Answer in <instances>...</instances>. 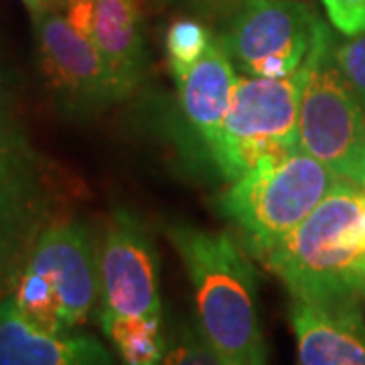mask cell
<instances>
[{"mask_svg": "<svg viewBox=\"0 0 365 365\" xmlns=\"http://www.w3.org/2000/svg\"><path fill=\"white\" fill-rule=\"evenodd\" d=\"M193 288L197 325L227 365H268L258 276L227 234L187 223L169 227Z\"/></svg>", "mask_w": 365, "mask_h": 365, "instance_id": "obj_1", "label": "cell"}, {"mask_svg": "<svg viewBox=\"0 0 365 365\" xmlns=\"http://www.w3.org/2000/svg\"><path fill=\"white\" fill-rule=\"evenodd\" d=\"M364 209V189L341 181L304 222L262 256L290 299H365Z\"/></svg>", "mask_w": 365, "mask_h": 365, "instance_id": "obj_2", "label": "cell"}, {"mask_svg": "<svg viewBox=\"0 0 365 365\" xmlns=\"http://www.w3.org/2000/svg\"><path fill=\"white\" fill-rule=\"evenodd\" d=\"M341 181L323 163L297 150L280 163L260 165L232 181L217 207L262 258L304 222Z\"/></svg>", "mask_w": 365, "mask_h": 365, "instance_id": "obj_3", "label": "cell"}, {"mask_svg": "<svg viewBox=\"0 0 365 365\" xmlns=\"http://www.w3.org/2000/svg\"><path fill=\"white\" fill-rule=\"evenodd\" d=\"M337 43L323 25L304 63L299 106L300 150L323 163L343 181L365 179V108L343 73Z\"/></svg>", "mask_w": 365, "mask_h": 365, "instance_id": "obj_4", "label": "cell"}, {"mask_svg": "<svg viewBox=\"0 0 365 365\" xmlns=\"http://www.w3.org/2000/svg\"><path fill=\"white\" fill-rule=\"evenodd\" d=\"M304 67L280 79L237 78L222 138L211 155L223 177L235 181L260 165L300 150L299 106Z\"/></svg>", "mask_w": 365, "mask_h": 365, "instance_id": "obj_5", "label": "cell"}, {"mask_svg": "<svg viewBox=\"0 0 365 365\" xmlns=\"http://www.w3.org/2000/svg\"><path fill=\"white\" fill-rule=\"evenodd\" d=\"M323 21L302 0H248L220 35L235 71L280 79L300 71Z\"/></svg>", "mask_w": 365, "mask_h": 365, "instance_id": "obj_6", "label": "cell"}, {"mask_svg": "<svg viewBox=\"0 0 365 365\" xmlns=\"http://www.w3.org/2000/svg\"><path fill=\"white\" fill-rule=\"evenodd\" d=\"M33 25L41 71L67 112L93 114L126 98L104 55L61 11L37 14Z\"/></svg>", "mask_w": 365, "mask_h": 365, "instance_id": "obj_7", "label": "cell"}, {"mask_svg": "<svg viewBox=\"0 0 365 365\" xmlns=\"http://www.w3.org/2000/svg\"><path fill=\"white\" fill-rule=\"evenodd\" d=\"M100 300L108 317L163 314L158 258L143 222L118 209L106 230L100 252Z\"/></svg>", "mask_w": 365, "mask_h": 365, "instance_id": "obj_8", "label": "cell"}, {"mask_svg": "<svg viewBox=\"0 0 365 365\" xmlns=\"http://www.w3.org/2000/svg\"><path fill=\"white\" fill-rule=\"evenodd\" d=\"M25 266L49 282L69 331L90 319L100 299V272L98 256L83 225L55 223L43 230Z\"/></svg>", "mask_w": 365, "mask_h": 365, "instance_id": "obj_9", "label": "cell"}, {"mask_svg": "<svg viewBox=\"0 0 365 365\" xmlns=\"http://www.w3.org/2000/svg\"><path fill=\"white\" fill-rule=\"evenodd\" d=\"M288 319L297 335L300 365H365L361 299H290Z\"/></svg>", "mask_w": 365, "mask_h": 365, "instance_id": "obj_10", "label": "cell"}, {"mask_svg": "<svg viewBox=\"0 0 365 365\" xmlns=\"http://www.w3.org/2000/svg\"><path fill=\"white\" fill-rule=\"evenodd\" d=\"M0 365H116L91 335H51L29 325L13 297L0 300Z\"/></svg>", "mask_w": 365, "mask_h": 365, "instance_id": "obj_11", "label": "cell"}, {"mask_svg": "<svg viewBox=\"0 0 365 365\" xmlns=\"http://www.w3.org/2000/svg\"><path fill=\"white\" fill-rule=\"evenodd\" d=\"M177 86L182 116L209 155H213L237 86L235 67L220 39H213L205 55L177 79Z\"/></svg>", "mask_w": 365, "mask_h": 365, "instance_id": "obj_12", "label": "cell"}, {"mask_svg": "<svg viewBox=\"0 0 365 365\" xmlns=\"http://www.w3.org/2000/svg\"><path fill=\"white\" fill-rule=\"evenodd\" d=\"M88 39L104 55L126 98L140 83L146 67L143 23L134 0H91Z\"/></svg>", "mask_w": 365, "mask_h": 365, "instance_id": "obj_13", "label": "cell"}, {"mask_svg": "<svg viewBox=\"0 0 365 365\" xmlns=\"http://www.w3.org/2000/svg\"><path fill=\"white\" fill-rule=\"evenodd\" d=\"M39 215V197L29 165L0 169V280L13 270Z\"/></svg>", "mask_w": 365, "mask_h": 365, "instance_id": "obj_14", "label": "cell"}, {"mask_svg": "<svg viewBox=\"0 0 365 365\" xmlns=\"http://www.w3.org/2000/svg\"><path fill=\"white\" fill-rule=\"evenodd\" d=\"M102 329L112 341L122 365H165L169 337L163 314L108 317L100 314Z\"/></svg>", "mask_w": 365, "mask_h": 365, "instance_id": "obj_15", "label": "cell"}, {"mask_svg": "<svg viewBox=\"0 0 365 365\" xmlns=\"http://www.w3.org/2000/svg\"><path fill=\"white\" fill-rule=\"evenodd\" d=\"M16 304V311L29 325L51 335H67V327L57 294L53 292L49 282L39 274L23 266L16 276L14 292L11 294Z\"/></svg>", "mask_w": 365, "mask_h": 365, "instance_id": "obj_16", "label": "cell"}, {"mask_svg": "<svg viewBox=\"0 0 365 365\" xmlns=\"http://www.w3.org/2000/svg\"><path fill=\"white\" fill-rule=\"evenodd\" d=\"M213 37L209 29L195 19H177L167 29V55L175 81L181 79L205 55Z\"/></svg>", "mask_w": 365, "mask_h": 365, "instance_id": "obj_17", "label": "cell"}, {"mask_svg": "<svg viewBox=\"0 0 365 365\" xmlns=\"http://www.w3.org/2000/svg\"><path fill=\"white\" fill-rule=\"evenodd\" d=\"M165 365H227L197 323L182 321L169 335Z\"/></svg>", "mask_w": 365, "mask_h": 365, "instance_id": "obj_18", "label": "cell"}, {"mask_svg": "<svg viewBox=\"0 0 365 365\" xmlns=\"http://www.w3.org/2000/svg\"><path fill=\"white\" fill-rule=\"evenodd\" d=\"M29 163H31V153L26 150L23 136L16 132L0 83V169L29 165Z\"/></svg>", "mask_w": 365, "mask_h": 365, "instance_id": "obj_19", "label": "cell"}, {"mask_svg": "<svg viewBox=\"0 0 365 365\" xmlns=\"http://www.w3.org/2000/svg\"><path fill=\"white\" fill-rule=\"evenodd\" d=\"M335 55L343 73L351 81L353 90L357 91L365 108V33L337 45Z\"/></svg>", "mask_w": 365, "mask_h": 365, "instance_id": "obj_20", "label": "cell"}, {"mask_svg": "<svg viewBox=\"0 0 365 365\" xmlns=\"http://www.w3.org/2000/svg\"><path fill=\"white\" fill-rule=\"evenodd\" d=\"M329 21L347 35L357 37L365 33V0H323Z\"/></svg>", "mask_w": 365, "mask_h": 365, "instance_id": "obj_21", "label": "cell"}, {"mask_svg": "<svg viewBox=\"0 0 365 365\" xmlns=\"http://www.w3.org/2000/svg\"><path fill=\"white\" fill-rule=\"evenodd\" d=\"M181 6L201 14L207 21H215L220 25H227L248 0H175Z\"/></svg>", "mask_w": 365, "mask_h": 365, "instance_id": "obj_22", "label": "cell"}, {"mask_svg": "<svg viewBox=\"0 0 365 365\" xmlns=\"http://www.w3.org/2000/svg\"><path fill=\"white\" fill-rule=\"evenodd\" d=\"M63 2L66 0H23L26 11L31 13V19L43 13H51V11H63Z\"/></svg>", "mask_w": 365, "mask_h": 365, "instance_id": "obj_23", "label": "cell"}, {"mask_svg": "<svg viewBox=\"0 0 365 365\" xmlns=\"http://www.w3.org/2000/svg\"><path fill=\"white\" fill-rule=\"evenodd\" d=\"M361 232H364V237H365V209H364V213H361Z\"/></svg>", "mask_w": 365, "mask_h": 365, "instance_id": "obj_24", "label": "cell"}, {"mask_svg": "<svg viewBox=\"0 0 365 365\" xmlns=\"http://www.w3.org/2000/svg\"><path fill=\"white\" fill-rule=\"evenodd\" d=\"M361 189H364V191H365V182H364V185H361Z\"/></svg>", "mask_w": 365, "mask_h": 365, "instance_id": "obj_25", "label": "cell"}, {"mask_svg": "<svg viewBox=\"0 0 365 365\" xmlns=\"http://www.w3.org/2000/svg\"><path fill=\"white\" fill-rule=\"evenodd\" d=\"M364 182H365V179H364ZM364 182H361V185H364Z\"/></svg>", "mask_w": 365, "mask_h": 365, "instance_id": "obj_26", "label": "cell"}]
</instances>
